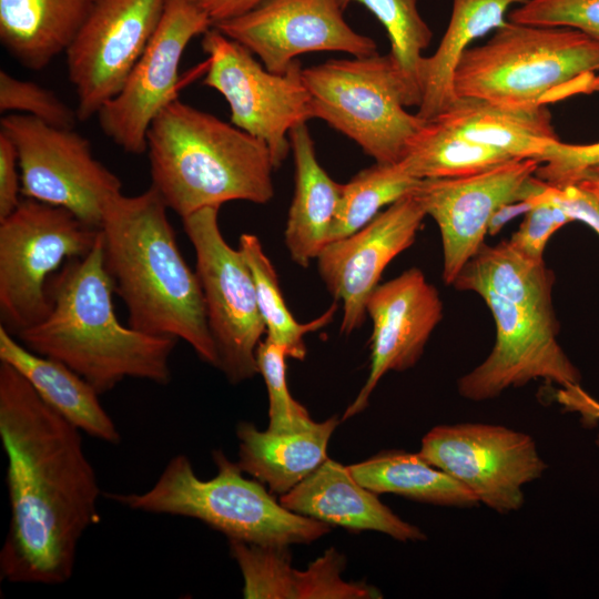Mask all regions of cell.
<instances>
[{
  "mask_svg": "<svg viewBox=\"0 0 599 599\" xmlns=\"http://www.w3.org/2000/svg\"><path fill=\"white\" fill-rule=\"evenodd\" d=\"M81 433L0 362V438L10 502L2 580L57 586L72 577L79 542L100 520L101 489Z\"/></svg>",
  "mask_w": 599,
  "mask_h": 599,
  "instance_id": "6da1fadb",
  "label": "cell"
},
{
  "mask_svg": "<svg viewBox=\"0 0 599 599\" xmlns=\"http://www.w3.org/2000/svg\"><path fill=\"white\" fill-rule=\"evenodd\" d=\"M167 210L152 185L138 195L114 199L99 229L103 265L114 294L126 306L131 327L183 339L217 368L202 287L179 250Z\"/></svg>",
  "mask_w": 599,
  "mask_h": 599,
  "instance_id": "7a4b0ae2",
  "label": "cell"
},
{
  "mask_svg": "<svg viewBox=\"0 0 599 599\" xmlns=\"http://www.w3.org/2000/svg\"><path fill=\"white\" fill-rule=\"evenodd\" d=\"M48 294L47 316L14 336L29 351L62 363L100 395L125 378L170 383V357L177 339L120 323L100 233L87 255L67 261L50 278Z\"/></svg>",
  "mask_w": 599,
  "mask_h": 599,
  "instance_id": "3957f363",
  "label": "cell"
},
{
  "mask_svg": "<svg viewBox=\"0 0 599 599\" xmlns=\"http://www.w3.org/2000/svg\"><path fill=\"white\" fill-rule=\"evenodd\" d=\"M152 186L181 219L231 201L274 196L267 144L177 98L152 121L146 152Z\"/></svg>",
  "mask_w": 599,
  "mask_h": 599,
  "instance_id": "277c9868",
  "label": "cell"
},
{
  "mask_svg": "<svg viewBox=\"0 0 599 599\" xmlns=\"http://www.w3.org/2000/svg\"><path fill=\"white\" fill-rule=\"evenodd\" d=\"M212 458L217 473L211 479L199 478L187 456L179 454L149 490L105 497L131 510L194 518L229 540L262 546L309 544L329 532V525L288 510L257 480L246 479L222 450Z\"/></svg>",
  "mask_w": 599,
  "mask_h": 599,
  "instance_id": "5b68a950",
  "label": "cell"
},
{
  "mask_svg": "<svg viewBox=\"0 0 599 599\" xmlns=\"http://www.w3.org/2000/svg\"><path fill=\"white\" fill-rule=\"evenodd\" d=\"M599 71V39L567 27L507 20L481 45L469 48L455 72L457 98L510 105H546L585 87Z\"/></svg>",
  "mask_w": 599,
  "mask_h": 599,
  "instance_id": "8992f818",
  "label": "cell"
},
{
  "mask_svg": "<svg viewBox=\"0 0 599 599\" xmlns=\"http://www.w3.org/2000/svg\"><path fill=\"white\" fill-rule=\"evenodd\" d=\"M311 119L353 140L377 163H397L425 120L406 111L402 78L389 55L328 60L303 69Z\"/></svg>",
  "mask_w": 599,
  "mask_h": 599,
  "instance_id": "52a82bcc",
  "label": "cell"
},
{
  "mask_svg": "<svg viewBox=\"0 0 599 599\" xmlns=\"http://www.w3.org/2000/svg\"><path fill=\"white\" fill-rule=\"evenodd\" d=\"M99 233L67 209L23 197L0 221L1 326L17 336L41 322L50 311V276L87 255Z\"/></svg>",
  "mask_w": 599,
  "mask_h": 599,
  "instance_id": "ba28073f",
  "label": "cell"
},
{
  "mask_svg": "<svg viewBox=\"0 0 599 599\" xmlns=\"http://www.w3.org/2000/svg\"><path fill=\"white\" fill-rule=\"evenodd\" d=\"M217 207H205L182 219L192 243L207 325L217 368L238 384L258 373L256 351L266 333L251 271L240 250L224 240Z\"/></svg>",
  "mask_w": 599,
  "mask_h": 599,
  "instance_id": "9c48e42d",
  "label": "cell"
},
{
  "mask_svg": "<svg viewBox=\"0 0 599 599\" xmlns=\"http://www.w3.org/2000/svg\"><path fill=\"white\" fill-rule=\"evenodd\" d=\"M0 131L17 149L23 197L67 209L100 229L122 182L94 158L85 136L21 113L1 118Z\"/></svg>",
  "mask_w": 599,
  "mask_h": 599,
  "instance_id": "30bf717a",
  "label": "cell"
},
{
  "mask_svg": "<svg viewBox=\"0 0 599 599\" xmlns=\"http://www.w3.org/2000/svg\"><path fill=\"white\" fill-rule=\"evenodd\" d=\"M207 55L203 84L220 92L231 109V123L264 141L274 169L291 149L290 131L311 120L309 93L295 60L285 73L262 67L253 53L212 27L202 38Z\"/></svg>",
  "mask_w": 599,
  "mask_h": 599,
  "instance_id": "8fae6325",
  "label": "cell"
},
{
  "mask_svg": "<svg viewBox=\"0 0 599 599\" xmlns=\"http://www.w3.org/2000/svg\"><path fill=\"white\" fill-rule=\"evenodd\" d=\"M418 453L499 514L520 509L522 487L548 468L530 435L501 425H439L423 437Z\"/></svg>",
  "mask_w": 599,
  "mask_h": 599,
  "instance_id": "7c38bea8",
  "label": "cell"
},
{
  "mask_svg": "<svg viewBox=\"0 0 599 599\" xmlns=\"http://www.w3.org/2000/svg\"><path fill=\"white\" fill-rule=\"evenodd\" d=\"M473 292L489 307L496 338L486 359L458 379L461 397L490 400L510 387L537 379L560 388L580 385V372L558 342L559 324L554 309L510 301L486 287Z\"/></svg>",
  "mask_w": 599,
  "mask_h": 599,
  "instance_id": "4fadbf2b",
  "label": "cell"
},
{
  "mask_svg": "<svg viewBox=\"0 0 599 599\" xmlns=\"http://www.w3.org/2000/svg\"><path fill=\"white\" fill-rule=\"evenodd\" d=\"M166 0H93L65 50L79 121L97 115L125 83L153 37Z\"/></svg>",
  "mask_w": 599,
  "mask_h": 599,
  "instance_id": "5bb4252c",
  "label": "cell"
},
{
  "mask_svg": "<svg viewBox=\"0 0 599 599\" xmlns=\"http://www.w3.org/2000/svg\"><path fill=\"white\" fill-rule=\"evenodd\" d=\"M213 27L194 0H166L160 23L119 93L97 114L101 131L131 154L146 152L154 118L176 99L179 67L190 41Z\"/></svg>",
  "mask_w": 599,
  "mask_h": 599,
  "instance_id": "9a60e30c",
  "label": "cell"
},
{
  "mask_svg": "<svg viewBox=\"0 0 599 599\" xmlns=\"http://www.w3.org/2000/svg\"><path fill=\"white\" fill-rule=\"evenodd\" d=\"M539 164L535 159H519L469 176L420 181L414 195L439 229L445 284L453 285L485 244L490 220L500 206L544 190L547 183L535 175Z\"/></svg>",
  "mask_w": 599,
  "mask_h": 599,
  "instance_id": "2e32d148",
  "label": "cell"
},
{
  "mask_svg": "<svg viewBox=\"0 0 599 599\" xmlns=\"http://www.w3.org/2000/svg\"><path fill=\"white\" fill-rule=\"evenodd\" d=\"M341 0H264L236 18L213 27L257 55L266 70L285 73L300 54L377 53L375 41L356 32L344 19Z\"/></svg>",
  "mask_w": 599,
  "mask_h": 599,
  "instance_id": "e0dca14e",
  "label": "cell"
},
{
  "mask_svg": "<svg viewBox=\"0 0 599 599\" xmlns=\"http://www.w3.org/2000/svg\"><path fill=\"white\" fill-rule=\"evenodd\" d=\"M414 193L379 212L358 231L327 243L317 261L318 273L334 301L342 302L341 333L363 326L366 302L387 265L416 240L426 217Z\"/></svg>",
  "mask_w": 599,
  "mask_h": 599,
  "instance_id": "ac0fdd59",
  "label": "cell"
},
{
  "mask_svg": "<svg viewBox=\"0 0 599 599\" xmlns=\"http://www.w3.org/2000/svg\"><path fill=\"white\" fill-rule=\"evenodd\" d=\"M443 311L437 288L417 267L375 287L366 302V314L373 322L369 374L343 420L366 408L386 373L416 365Z\"/></svg>",
  "mask_w": 599,
  "mask_h": 599,
  "instance_id": "d6986e66",
  "label": "cell"
},
{
  "mask_svg": "<svg viewBox=\"0 0 599 599\" xmlns=\"http://www.w3.org/2000/svg\"><path fill=\"white\" fill-rule=\"evenodd\" d=\"M230 554L243 576V597L247 599H364L380 598V592L364 582L341 577L345 559L334 548L307 569L291 565L288 546H262L229 540Z\"/></svg>",
  "mask_w": 599,
  "mask_h": 599,
  "instance_id": "ffe728a7",
  "label": "cell"
},
{
  "mask_svg": "<svg viewBox=\"0 0 599 599\" xmlns=\"http://www.w3.org/2000/svg\"><path fill=\"white\" fill-rule=\"evenodd\" d=\"M280 502L291 511L351 531H379L403 542L426 540L422 529L394 514L347 466L329 458L282 495Z\"/></svg>",
  "mask_w": 599,
  "mask_h": 599,
  "instance_id": "44dd1931",
  "label": "cell"
},
{
  "mask_svg": "<svg viewBox=\"0 0 599 599\" xmlns=\"http://www.w3.org/2000/svg\"><path fill=\"white\" fill-rule=\"evenodd\" d=\"M290 142L295 190L284 236L293 262L307 267L329 242L343 184L334 181L319 164L306 123L290 131Z\"/></svg>",
  "mask_w": 599,
  "mask_h": 599,
  "instance_id": "7402d4cb",
  "label": "cell"
},
{
  "mask_svg": "<svg viewBox=\"0 0 599 599\" xmlns=\"http://www.w3.org/2000/svg\"><path fill=\"white\" fill-rule=\"evenodd\" d=\"M0 362L16 368L39 396L90 437L119 445L121 434L99 400L100 394L60 362L40 356L0 326Z\"/></svg>",
  "mask_w": 599,
  "mask_h": 599,
  "instance_id": "603a6c76",
  "label": "cell"
},
{
  "mask_svg": "<svg viewBox=\"0 0 599 599\" xmlns=\"http://www.w3.org/2000/svg\"><path fill=\"white\" fill-rule=\"evenodd\" d=\"M466 139L514 159H535L559 140L546 105H510L459 97L435 118Z\"/></svg>",
  "mask_w": 599,
  "mask_h": 599,
  "instance_id": "cb8c5ba5",
  "label": "cell"
},
{
  "mask_svg": "<svg viewBox=\"0 0 599 599\" xmlns=\"http://www.w3.org/2000/svg\"><path fill=\"white\" fill-rule=\"evenodd\" d=\"M339 419L332 416L305 430L277 434L258 430L254 424L236 426L238 461L243 471L284 495L317 469L328 457L329 438Z\"/></svg>",
  "mask_w": 599,
  "mask_h": 599,
  "instance_id": "d4e9b609",
  "label": "cell"
},
{
  "mask_svg": "<svg viewBox=\"0 0 599 599\" xmlns=\"http://www.w3.org/2000/svg\"><path fill=\"white\" fill-rule=\"evenodd\" d=\"M93 0H0V42L23 68L39 71L64 53Z\"/></svg>",
  "mask_w": 599,
  "mask_h": 599,
  "instance_id": "484cf974",
  "label": "cell"
},
{
  "mask_svg": "<svg viewBox=\"0 0 599 599\" xmlns=\"http://www.w3.org/2000/svg\"><path fill=\"white\" fill-rule=\"evenodd\" d=\"M526 1L453 0L448 26L435 53L423 59L422 101L416 113L420 119L433 120L454 103L455 72L470 43L501 27L509 8Z\"/></svg>",
  "mask_w": 599,
  "mask_h": 599,
  "instance_id": "4316f807",
  "label": "cell"
},
{
  "mask_svg": "<svg viewBox=\"0 0 599 599\" xmlns=\"http://www.w3.org/2000/svg\"><path fill=\"white\" fill-rule=\"evenodd\" d=\"M347 468L362 486L375 494L392 493L447 507L470 508L479 505L468 488L429 464L419 453L382 451Z\"/></svg>",
  "mask_w": 599,
  "mask_h": 599,
  "instance_id": "83f0119b",
  "label": "cell"
},
{
  "mask_svg": "<svg viewBox=\"0 0 599 599\" xmlns=\"http://www.w3.org/2000/svg\"><path fill=\"white\" fill-rule=\"evenodd\" d=\"M554 274L544 260H532L509 241H501L496 245L484 244L466 263L453 285L459 291L470 292L486 287L510 301L554 309Z\"/></svg>",
  "mask_w": 599,
  "mask_h": 599,
  "instance_id": "f1b7e54d",
  "label": "cell"
},
{
  "mask_svg": "<svg viewBox=\"0 0 599 599\" xmlns=\"http://www.w3.org/2000/svg\"><path fill=\"white\" fill-rule=\"evenodd\" d=\"M514 159L473 142L436 119L425 121L408 142L399 161L418 180L474 175Z\"/></svg>",
  "mask_w": 599,
  "mask_h": 599,
  "instance_id": "f546056e",
  "label": "cell"
},
{
  "mask_svg": "<svg viewBox=\"0 0 599 599\" xmlns=\"http://www.w3.org/2000/svg\"><path fill=\"white\" fill-rule=\"evenodd\" d=\"M238 250L254 281L266 338L285 347L288 357L303 361L306 355L304 336L326 326L337 311L338 302L334 301L324 314L308 323L297 322L285 304L276 271L260 238L255 234L243 233Z\"/></svg>",
  "mask_w": 599,
  "mask_h": 599,
  "instance_id": "4dcf8cb0",
  "label": "cell"
},
{
  "mask_svg": "<svg viewBox=\"0 0 599 599\" xmlns=\"http://www.w3.org/2000/svg\"><path fill=\"white\" fill-rule=\"evenodd\" d=\"M420 181L412 176L399 162H375L359 171L349 182L343 184L329 242L365 226L382 209L414 193Z\"/></svg>",
  "mask_w": 599,
  "mask_h": 599,
  "instance_id": "1f68e13d",
  "label": "cell"
},
{
  "mask_svg": "<svg viewBox=\"0 0 599 599\" xmlns=\"http://www.w3.org/2000/svg\"><path fill=\"white\" fill-rule=\"evenodd\" d=\"M345 9L351 3L364 6L384 26L390 41L389 55L402 78L406 106H419L423 50L433 33L420 16L417 0H341Z\"/></svg>",
  "mask_w": 599,
  "mask_h": 599,
  "instance_id": "d6a6232c",
  "label": "cell"
},
{
  "mask_svg": "<svg viewBox=\"0 0 599 599\" xmlns=\"http://www.w3.org/2000/svg\"><path fill=\"white\" fill-rule=\"evenodd\" d=\"M285 347L268 338L261 341L256 351L258 373L268 393V430L277 434L302 432L315 422L307 409L290 394L286 384Z\"/></svg>",
  "mask_w": 599,
  "mask_h": 599,
  "instance_id": "836d02e7",
  "label": "cell"
},
{
  "mask_svg": "<svg viewBox=\"0 0 599 599\" xmlns=\"http://www.w3.org/2000/svg\"><path fill=\"white\" fill-rule=\"evenodd\" d=\"M0 111L27 114L63 129H74L79 122L77 111L54 92L4 70L0 71Z\"/></svg>",
  "mask_w": 599,
  "mask_h": 599,
  "instance_id": "e575fe53",
  "label": "cell"
},
{
  "mask_svg": "<svg viewBox=\"0 0 599 599\" xmlns=\"http://www.w3.org/2000/svg\"><path fill=\"white\" fill-rule=\"evenodd\" d=\"M508 20L572 28L599 39V0H527L510 11Z\"/></svg>",
  "mask_w": 599,
  "mask_h": 599,
  "instance_id": "d590c367",
  "label": "cell"
},
{
  "mask_svg": "<svg viewBox=\"0 0 599 599\" xmlns=\"http://www.w3.org/2000/svg\"><path fill=\"white\" fill-rule=\"evenodd\" d=\"M535 175L547 184L564 186L575 184L580 174L599 165V142L569 144L556 140L538 158Z\"/></svg>",
  "mask_w": 599,
  "mask_h": 599,
  "instance_id": "8d00e7d4",
  "label": "cell"
},
{
  "mask_svg": "<svg viewBox=\"0 0 599 599\" xmlns=\"http://www.w3.org/2000/svg\"><path fill=\"white\" fill-rule=\"evenodd\" d=\"M570 222V217L560 207L540 203L525 214L509 242L526 256L541 261L549 238Z\"/></svg>",
  "mask_w": 599,
  "mask_h": 599,
  "instance_id": "74e56055",
  "label": "cell"
},
{
  "mask_svg": "<svg viewBox=\"0 0 599 599\" xmlns=\"http://www.w3.org/2000/svg\"><path fill=\"white\" fill-rule=\"evenodd\" d=\"M538 203L560 207L571 221L587 224L599 236V199L576 184L555 186L546 184L537 195Z\"/></svg>",
  "mask_w": 599,
  "mask_h": 599,
  "instance_id": "f35d334b",
  "label": "cell"
},
{
  "mask_svg": "<svg viewBox=\"0 0 599 599\" xmlns=\"http://www.w3.org/2000/svg\"><path fill=\"white\" fill-rule=\"evenodd\" d=\"M21 177L13 142L0 131V221L20 204Z\"/></svg>",
  "mask_w": 599,
  "mask_h": 599,
  "instance_id": "ab89813d",
  "label": "cell"
},
{
  "mask_svg": "<svg viewBox=\"0 0 599 599\" xmlns=\"http://www.w3.org/2000/svg\"><path fill=\"white\" fill-rule=\"evenodd\" d=\"M557 400L568 410L578 413L583 424L592 425L599 422V400L586 393L580 385L560 388ZM596 445L599 447V434Z\"/></svg>",
  "mask_w": 599,
  "mask_h": 599,
  "instance_id": "60d3db41",
  "label": "cell"
},
{
  "mask_svg": "<svg viewBox=\"0 0 599 599\" xmlns=\"http://www.w3.org/2000/svg\"><path fill=\"white\" fill-rule=\"evenodd\" d=\"M264 0H194L214 23L248 12Z\"/></svg>",
  "mask_w": 599,
  "mask_h": 599,
  "instance_id": "b9f144b4",
  "label": "cell"
},
{
  "mask_svg": "<svg viewBox=\"0 0 599 599\" xmlns=\"http://www.w3.org/2000/svg\"><path fill=\"white\" fill-rule=\"evenodd\" d=\"M575 184L599 199V165L583 171Z\"/></svg>",
  "mask_w": 599,
  "mask_h": 599,
  "instance_id": "7bdbcfd3",
  "label": "cell"
}]
</instances>
